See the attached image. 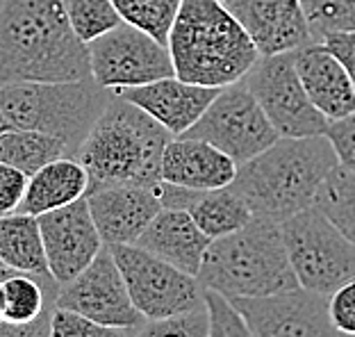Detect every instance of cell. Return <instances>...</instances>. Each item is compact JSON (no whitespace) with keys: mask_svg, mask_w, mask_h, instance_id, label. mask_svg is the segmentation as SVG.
Here are the masks:
<instances>
[{"mask_svg":"<svg viewBox=\"0 0 355 337\" xmlns=\"http://www.w3.org/2000/svg\"><path fill=\"white\" fill-rule=\"evenodd\" d=\"M92 76L62 0H0V87Z\"/></svg>","mask_w":355,"mask_h":337,"instance_id":"6da1fadb","label":"cell"},{"mask_svg":"<svg viewBox=\"0 0 355 337\" xmlns=\"http://www.w3.org/2000/svg\"><path fill=\"white\" fill-rule=\"evenodd\" d=\"M340 164L326 135L278 137L269 148L239 164L228 187L255 219L280 223L314 205L326 175Z\"/></svg>","mask_w":355,"mask_h":337,"instance_id":"7a4b0ae2","label":"cell"},{"mask_svg":"<svg viewBox=\"0 0 355 337\" xmlns=\"http://www.w3.org/2000/svg\"><path fill=\"white\" fill-rule=\"evenodd\" d=\"M173 135L155 119L112 94L92 130L76 150V159L89 175V191L114 184L155 187L166 144Z\"/></svg>","mask_w":355,"mask_h":337,"instance_id":"3957f363","label":"cell"},{"mask_svg":"<svg viewBox=\"0 0 355 337\" xmlns=\"http://www.w3.org/2000/svg\"><path fill=\"white\" fill-rule=\"evenodd\" d=\"M175 78L223 89L260 60L255 44L219 0H182L166 39Z\"/></svg>","mask_w":355,"mask_h":337,"instance_id":"277c9868","label":"cell"},{"mask_svg":"<svg viewBox=\"0 0 355 337\" xmlns=\"http://www.w3.org/2000/svg\"><path fill=\"white\" fill-rule=\"evenodd\" d=\"M196 278L203 290L225 299H257L298 287L280 226L255 216L209 242Z\"/></svg>","mask_w":355,"mask_h":337,"instance_id":"5b68a950","label":"cell"},{"mask_svg":"<svg viewBox=\"0 0 355 337\" xmlns=\"http://www.w3.org/2000/svg\"><path fill=\"white\" fill-rule=\"evenodd\" d=\"M112 94L92 76L64 83H14L0 87V110L10 128L51 135L73 157Z\"/></svg>","mask_w":355,"mask_h":337,"instance_id":"8992f818","label":"cell"},{"mask_svg":"<svg viewBox=\"0 0 355 337\" xmlns=\"http://www.w3.org/2000/svg\"><path fill=\"white\" fill-rule=\"evenodd\" d=\"M280 232L298 287L330 296L355 280V246L314 205L282 221Z\"/></svg>","mask_w":355,"mask_h":337,"instance_id":"52a82bcc","label":"cell"},{"mask_svg":"<svg viewBox=\"0 0 355 337\" xmlns=\"http://www.w3.org/2000/svg\"><path fill=\"white\" fill-rule=\"evenodd\" d=\"M110 251L144 319L180 315L205 303V290L196 276L184 274L135 244H112Z\"/></svg>","mask_w":355,"mask_h":337,"instance_id":"ba28073f","label":"cell"},{"mask_svg":"<svg viewBox=\"0 0 355 337\" xmlns=\"http://www.w3.org/2000/svg\"><path fill=\"white\" fill-rule=\"evenodd\" d=\"M180 137L203 139L225 155L244 164L278 139L276 128L257 105L244 80L219 89L203 116Z\"/></svg>","mask_w":355,"mask_h":337,"instance_id":"9c48e42d","label":"cell"},{"mask_svg":"<svg viewBox=\"0 0 355 337\" xmlns=\"http://www.w3.org/2000/svg\"><path fill=\"white\" fill-rule=\"evenodd\" d=\"M87 51L92 78L110 92L130 89L175 76L168 48L123 21L89 42Z\"/></svg>","mask_w":355,"mask_h":337,"instance_id":"30bf717a","label":"cell"},{"mask_svg":"<svg viewBox=\"0 0 355 337\" xmlns=\"http://www.w3.org/2000/svg\"><path fill=\"white\" fill-rule=\"evenodd\" d=\"M244 85L276 128L278 137H314L326 132L328 119L310 103L292 53L260 58L244 76Z\"/></svg>","mask_w":355,"mask_h":337,"instance_id":"8fae6325","label":"cell"},{"mask_svg":"<svg viewBox=\"0 0 355 337\" xmlns=\"http://www.w3.org/2000/svg\"><path fill=\"white\" fill-rule=\"evenodd\" d=\"M55 308L78 312L114 328L139 331V326L146 322L128 294L125 280L121 276L110 246H103L98 255L73 280L60 285L55 294Z\"/></svg>","mask_w":355,"mask_h":337,"instance_id":"7c38bea8","label":"cell"},{"mask_svg":"<svg viewBox=\"0 0 355 337\" xmlns=\"http://www.w3.org/2000/svg\"><path fill=\"white\" fill-rule=\"evenodd\" d=\"M255 337H346L328 317V296L294 287L257 299H230Z\"/></svg>","mask_w":355,"mask_h":337,"instance_id":"4fadbf2b","label":"cell"},{"mask_svg":"<svg viewBox=\"0 0 355 337\" xmlns=\"http://www.w3.org/2000/svg\"><path fill=\"white\" fill-rule=\"evenodd\" d=\"M37 219L48 271L58 285L73 280L105 246L89 212L87 196Z\"/></svg>","mask_w":355,"mask_h":337,"instance_id":"5bb4252c","label":"cell"},{"mask_svg":"<svg viewBox=\"0 0 355 337\" xmlns=\"http://www.w3.org/2000/svg\"><path fill=\"white\" fill-rule=\"evenodd\" d=\"M87 205L105 246L135 244L162 210L159 184H114L87 191Z\"/></svg>","mask_w":355,"mask_h":337,"instance_id":"9a60e30c","label":"cell"},{"mask_svg":"<svg viewBox=\"0 0 355 337\" xmlns=\"http://www.w3.org/2000/svg\"><path fill=\"white\" fill-rule=\"evenodd\" d=\"M223 5L251 37L260 58L294 53L314 42L298 0H225Z\"/></svg>","mask_w":355,"mask_h":337,"instance_id":"2e32d148","label":"cell"},{"mask_svg":"<svg viewBox=\"0 0 355 337\" xmlns=\"http://www.w3.org/2000/svg\"><path fill=\"white\" fill-rule=\"evenodd\" d=\"M114 94L144 110L173 137H180L184 130H189L203 116V112L216 98L219 89L191 85L175 76H168L155 80V83L130 87V89H121Z\"/></svg>","mask_w":355,"mask_h":337,"instance_id":"e0dca14e","label":"cell"},{"mask_svg":"<svg viewBox=\"0 0 355 337\" xmlns=\"http://www.w3.org/2000/svg\"><path fill=\"white\" fill-rule=\"evenodd\" d=\"M239 164L212 144L191 137H173L159 164V180L173 187L207 191L232 184Z\"/></svg>","mask_w":355,"mask_h":337,"instance_id":"ac0fdd59","label":"cell"},{"mask_svg":"<svg viewBox=\"0 0 355 337\" xmlns=\"http://www.w3.org/2000/svg\"><path fill=\"white\" fill-rule=\"evenodd\" d=\"M294 67L308 98L328 121L355 112V87L342 62L321 42L296 48Z\"/></svg>","mask_w":355,"mask_h":337,"instance_id":"d6986e66","label":"cell"},{"mask_svg":"<svg viewBox=\"0 0 355 337\" xmlns=\"http://www.w3.org/2000/svg\"><path fill=\"white\" fill-rule=\"evenodd\" d=\"M209 242L212 239L196 226L187 210L162 207L155 214V219L148 223V228L139 235L135 246L173 264L184 274L196 276Z\"/></svg>","mask_w":355,"mask_h":337,"instance_id":"ffe728a7","label":"cell"},{"mask_svg":"<svg viewBox=\"0 0 355 337\" xmlns=\"http://www.w3.org/2000/svg\"><path fill=\"white\" fill-rule=\"evenodd\" d=\"M159 196H162L164 207L187 210L191 219L196 221V226L209 239L230 235V232L239 230L253 219L248 205L230 187L193 191L159 182Z\"/></svg>","mask_w":355,"mask_h":337,"instance_id":"44dd1931","label":"cell"},{"mask_svg":"<svg viewBox=\"0 0 355 337\" xmlns=\"http://www.w3.org/2000/svg\"><path fill=\"white\" fill-rule=\"evenodd\" d=\"M89 191V175L76 157H58L28 178L26 196L19 210L23 214L42 216L69 203L85 198Z\"/></svg>","mask_w":355,"mask_h":337,"instance_id":"7402d4cb","label":"cell"},{"mask_svg":"<svg viewBox=\"0 0 355 337\" xmlns=\"http://www.w3.org/2000/svg\"><path fill=\"white\" fill-rule=\"evenodd\" d=\"M0 262L14 271L51 276L37 216L23 212L0 216Z\"/></svg>","mask_w":355,"mask_h":337,"instance_id":"603a6c76","label":"cell"},{"mask_svg":"<svg viewBox=\"0 0 355 337\" xmlns=\"http://www.w3.org/2000/svg\"><path fill=\"white\" fill-rule=\"evenodd\" d=\"M67 155V146L51 135L23 128H7L0 132V162L19 168L28 178L48 162Z\"/></svg>","mask_w":355,"mask_h":337,"instance_id":"cb8c5ba5","label":"cell"},{"mask_svg":"<svg viewBox=\"0 0 355 337\" xmlns=\"http://www.w3.org/2000/svg\"><path fill=\"white\" fill-rule=\"evenodd\" d=\"M314 207L355 246V171L337 164L319 184Z\"/></svg>","mask_w":355,"mask_h":337,"instance_id":"d4e9b609","label":"cell"},{"mask_svg":"<svg viewBox=\"0 0 355 337\" xmlns=\"http://www.w3.org/2000/svg\"><path fill=\"white\" fill-rule=\"evenodd\" d=\"M121 21L166 46L182 0H112Z\"/></svg>","mask_w":355,"mask_h":337,"instance_id":"484cf974","label":"cell"},{"mask_svg":"<svg viewBox=\"0 0 355 337\" xmlns=\"http://www.w3.org/2000/svg\"><path fill=\"white\" fill-rule=\"evenodd\" d=\"M62 5L71 30L83 44L94 42L121 23L112 0H62Z\"/></svg>","mask_w":355,"mask_h":337,"instance_id":"4316f807","label":"cell"},{"mask_svg":"<svg viewBox=\"0 0 355 337\" xmlns=\"http://www.w3.org/2000/svg\"><path fill=\"white\" fill-rule=\"evenodd\" d=\"M298 5L314 42H321L330 32L355 30V0H298Z\"/></svg>","mask_w":355,"mask_h":337,"instance_id":"83f0119b","label":"cell"},{"mask_svg":"<svg viewBox=\"0 0 355 337\" xmlns=\"http://www.w3.org/2000/svg\"><path fill=\"white\" fill-rule=\"evenodd\" d=\"M207 308L205 303L196 310L180 312V315L162 317V319H146L137 337H207Z\"/></svg>","mask_w":355,"mask_h":337,"instance_id":"f1b7e54d","label":"cell"},{"mask_svg":"<svg viewBox=\"0 0 355 337\" xmlns=\"http://www.w3.org/2000/svg\"><path fill=\"white\" fill-rule=\"evenodd\" d=\"M51 337H137V331L105 326L78 312L55 308L51 317Z\"/></svg>","mask_w":355,"mask_h":337,"instance_id":"f546056e","label":"cell"},{"mask_svg":"<svg viewBox=\"0 0 355 337\" xmlns=\"http://www.w3.org/2000/svg\"><path fill=\"white\" fill-rule=\"evenodd\" d=\"M205 308L209 317L207 337H255L246 319L232 306L230 299L205 290Z\"/></svg>","mask_w":355,"mask_h":337,"instance_id":"4dcf8cb0","label":"cell"},{"mask_svg":"<svg viewBox=\"0 0 355 337\" xmlns=\"http://www.w3.org/2000/svg\"><path fill=\"white\" fill-rule=\"evenodd\" d=\"M326 137L333 146L337 162L355 171V112L349 116L335 119L326 126Z\"/></svg>","mask_w":355,"mask_h":337,"instance_id":"1f68e13d","label":"cell"},{"mask_svg":"<svg viewBox=\"0 0 355 337\" xmlns=\"http://www.w3.org/2000/svg\"><path fill=\"white\" fill-rule=\"evenodd\" d=\"M328 317L335 331L346 337H355V280L328 296Z\"/></svg>","mask_w":355,"mask_h":337,"instance_id":"d6a6232c","label":"cell"},{"mask_svg":"<svg viewBox=\"0 0 355 337\" xmlns=\"http://www.w3.org/2000/svg\"><path fill=\"white\" fill-rule=\"evenodd\" d=\"M28 175L10 164L0 162V216L19 210L23 196H26Z\"/></svg>","mask_w":355,"mask_h":337,"instance_id":"836d02e7","label":"cell"},{"mask_svg":"<svg viewBox=\"0 0 355 337\" xmlns=\"http://www.w3.org/2000/svg\"><path fill=\"white\" fill-rule=\"evenodd\" d=\"M321 44L342 62V67L346 69V74H349L351 83L355 87V30L353 32H330V35L321 37Z\"/></svg>","mask_w":355,"mask_h":337,"instance_id":"e575fe53","label":"cell"},{"mask_svg":"<svg viewBox=\"0 0 355 337\" xmlns=\"http://www.w3.org/2000/svg\"><path fill=\"white\" fill-rule=\"evenodd\" d=\"M55 303H51L37 319L28 324H12L0 319V337H51V317Z\"/></svg>","mask_w":355,"mask_h":337,"instance_id":"d590c367","label":"cell"},{"mask_svg":"<svg viewBox=\"0 0 355 337\" xmlns=\"http://www.w3.org/2000/svg\"><path fill=\"white\" fill-rule=\"evenodd\" d=\"M7 269H10V267L0 269V319H3V310H5V290H3V276L7 274Z\"/></svg>","mask_w":355,"mask_h":337,"instance_id":"8d00e7d4","label":"cell"},{"mask_svg":"<svg viewBox=\"0 0 355 337\" xmlns=\"http://www.w3.org/2000/svg\"><path fill=\"white\" fill-rule=\"evenodd\" d=\"M7 128H10V123H7V119H5V114H3V110H0V132L7 130Z\"/></svg>","mask_w":355,"mask_h":337,"instance_id":"74e56055","label":"cell"},{"mask_svg":"<svg viewBox=\"0 0 355 337\" xmlns=\"http://www.w3.org/2000/svg\"><path fill=\"white\" fill-rule=\"evenodd\" d=\"M0 269H5V264H3V262H0Z\"/></svg>","mask_w":355,"mask_h":337,"instance_id":"f35d334b","label":"cell"},{"mask_svg":"<svg viewBox=\"0 0 355 337\" xmlns=\"http://www.w3.org/2000/svg\"><path fill=\"white\" fill-rule=\"evenodd\" d=\"M219 3H225V0H219Z\"/></svg>","mask_w":355,"mask_h":337,"instance_id":"ab89813d","label":"cell"}]
</instances>
